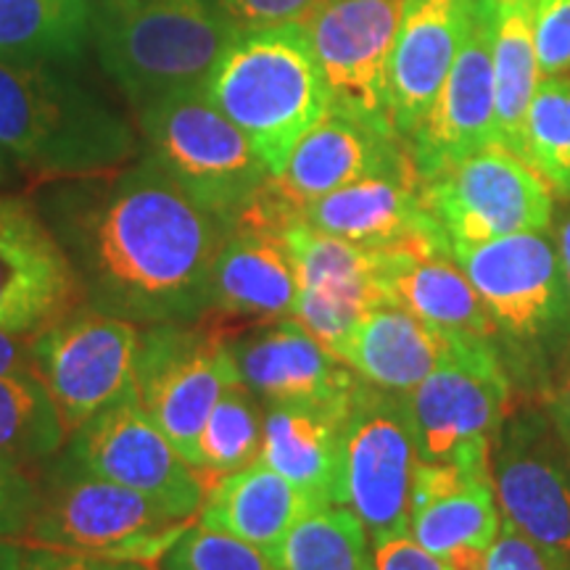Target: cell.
<instances>
[{"mask_svg":"<svg viewBox=\"0 0 570 570\" xmlns=\"http://www.w3.org/2000/svg\"><path fill=\"white\" fill-rule=\"evenodd\" d=\"M51 391L32 370L0 375V454L21 465L56 458L67 439Z\"/></svg>","mask_w":570,"mask_h":570,"instance_id":"4dcf8cb0","label":"cell"},{"mask_svg":"<svg viewBox=\"0 0 570 570\" xmlns=\"http://www.w3.org/2000/svg\"><path fill=\"white\" fill-rule=\"evenodd\" d=\"M24 544V541H21ZM21 570H156L146 562L98 558V554L53 550V547L24 544V562Z\"/></svg>","mask_w":570,"mask_h":570,"instance_id":"ab89813d","label":"cell"},{"mask_svg":"<svg viewBox=\"0 0 570 570\" xmlns=\"http://www.w3.org/2000/svg\"><path fill=\"white\" fill-rule=\"evenodd\" d=\"M423 204L452 248L547 230L552 223L550 185L502 146L483 148L425 180Z\"/></svg>","mask_w":570,"mask_h":570,"instance_id":"30bf717a","label":"cell"},{"mask_svg":"<svg viewBox=\"0 0 570 570\" xmlns=\"http://www.w3.org/2000/svg\"><path fill=\"white\" fill-rule=\"evenodd\" d=\"M148 156L230 227L275 177L252 140L212 101L209 90H183L138 111Z\"/></svg>","mask_w":570,"mask_h":570,"instance_id":"8992f818","label":"cell"},{"mask_svg":"<svg viewBox=\"0 0 570 570\" xmlns=\"http://www.w3.org/2000/svg\"><path fill=\"white\" fill-rule=\"evenodd\" d=\"M262 423L265 415L259 410V399L244 383H233L214 404L209 420L202 433V470L206 473V494L217 487L225 475L238 473L259 460L262 452Z\"/></svg>","mask_w":570,"mask_h":570,"instance_id":"d6a6232c","label":"cell"},{"mask_svg":"<svg viewBox=\"0 0 570 570\" xmlns=\"http://www.w3.org/2000/svg\"><path fill=\"white\" fill-rule=\"evenodd\" d=\"M539 417L512 420L497 439L494 494L504 520L570 558V465Z\"/></svg>","mask_w":570,"mask_h":570,"instance_id":"ac0fdd59","label":"cell"},{"mask_svg":"<svg viewBox=\"0 0 570 570\" xmlns=\"http://www.w3.org/2000/svg\"><path fill=\"white\" fill-rule=\"evenodd\" d=\"M96 0H0V59L67 61L82 53Z\"/></svg>","mask_w":570,"mask_h":570,"instance_id":"f546056e","label":"cell"},{"mask_svg":"<svg viewBox=\"0 0 570 570\" xmlns=\"http://www.w3.org/2000/svg\"><path fill=\"white\" fill-rule=\"evenodd\" d=\"M541 77H570V0H533Z\"/></svg>","mask_w":570,"mask_h":570,"instance_id":"8d00e7d4","label":"cell"},{"mask_svg":"<svg viewBox=\"0 0 570 570\" xmlns=\"http://www.w3.org/2000/svg\"><path fill=\"white\" fill-rule=\"evenodd\" d=\"M402 3L404 0H320L304 21L333 106L389 130H394L389 117V63Z\"/></svg>","mask_w":570,"mask_h":570,"instance_id":"4fadbf2b","label":"cell"},{"mask_svg":"<svg viewBox=\"0 0 570 570\" xmlns=\"http://www.w3.org/2000/svg\"><path fill=\"white\" fill-rule=\"evenodd\" d=\"M188 525L140 491L90 473L67 452L42 475L38 512L21 541L151 566Z\"/></svg>","mask_w":570,"mask_h":570,"instance_id":"5b68a950","label":"cell"},{"mask_svg":"<svg viewBox=\"0 0 570 570\" xmlns=\"http://www.w3.org/2000/svg\"><path fill=\"white\" fill-rule=\"evenodd\" d=\"M499 525L491 465L420 462L412 487L410 537L439 560L454 552H489Z\"/></svg>","mask_w":570,"mask_h":570,"instance_id":"d4e9b609","label":"cell"},{"mask_svg":"<svg viewBox=\"0 0 570 570\" xmlns=\"http://www.w3.org/2000/svg\"><path fill=\"white\" fill-rule=\"evenodd\" d=\"M302 219L365 248H394L425 238L446 240L425 209L423 180L415 167L365 177L320 196L302 206Z\"/></svg>","mask_w":570,"mask_h":570,"instance_id":"7402d4cb","label":"cell"},{"mask_svg":"<svg viewBox=\"0 0 570 570\" xmlns=\"http://www.w3.org/2000/svg\"><path fill=\"white\" fill-rule=\"evenodd\" d=\"M0 148L40 177H92L122 167L135 135L48 61L0 59Z\"/></svg>","mask_w":570,"mask_h":570,"instance_id":"3957f363","label":"cell"},{"mask_svg":"<svg viewBox=\"0 0 570 570\" xmlns=\"http://www.w3.org/2000/svg\"><path fill=\"white\" fill-rule=\"evenodd\" d=\"M273 560L277 570H375L367 529L344 504L298 520Z\"/></svg>","mask_w":570,"mask_h":570,"instance_id":"1f68e13d","label":"cell"},{"mask_svg":"<svg viewBox=\"0 0 570 570\" xmlns=\"http://www.w3.org/2000/svg\"><path fill=\"white\" fill-rule=\"evenodd\" d=\"M46 223L92 309L140 325L204 317L227 227L154 156L104 183L59 190Z\"/></svg>","mask_w":570,"mask_h":570,"instance_id":"6da1fadb","label":"cell"},{"mask_svg":"<svg viewBox=\"0 0 570 570\" xmlns=\"http://www.w3.org/2000/svg\"><path fill=\"white\" fill-rule=\"evenodd\" d=\"M21 370H32L30 336L0 331V375L21 373Z\"/></svg>","mask_w":570,"mask_h":570,"instance_id":"b9f144b4","label":"cell"},{"mask_svg":"<svg viewBox=\"0 0 570 570\" xmlns=\"http://www.w3.org/2000/svg\"><path fill=\"white\" fill-rule=\"evenodd\" d=\"M92 42L135 109L206 88L238 27L217 0H96Z\"/></svg>","mask_w":570,"mask_h":570,"instance_id":"7a4b0ae2","label":"cell"},{"mask_svg":"<svg viewBox=\"0 0 570 570\" xmlns=\"http://www.w3.org/2000/svg\"><path fill=\"white\" fill-rule=\"evenodd\" d=\"M240 32L273 30L285 24H304L320 0H217Z\"/></svg>","mask_w":570,"mask_h":570,"instance_id":"f35d334b","label":"cell"},{"mask_svg":"<svg viewBox=\"0 0 570 570\" xmlns=\"http://www.w3.org/2000/svg\"><path fill=\"white\" fill-rule=\"evenodd\" d=\"M525 161L570 196V77H541L525 117Z\"/></svg>","mask_w":570,"mask_h":570,"instance_id":"836d02e7","label":"cell"},{"mask_svg":"<svg viewBox=\"0 0 570 570\" xmlns=\"http://www.w3.org/2000/svg\"><path fill=\"white\" fill-rule=\"evenodd\" d=\"M67 452L90 473L140 491L175 518L190 520L204 508L202 473L177 452L138 396L117 402L77 428Z\"/></svg>","mask_w":570,"mask_h":570,"instance_id":"7c38bea8","label":"cell"},{"mask_svg":"<svg viewBox=\"0 0 570 570\" xmlns=\"http://www.w3.org/2000/svg\"><path fill=\"white\" fill-rule=\"evenodd\" d=\"M240 383L262 404H348L362 377L294 317L233 338Z\"/></svg>","mask_w":570,"mask_h":570,"instance_id":"d6986e66","label":"cell"},{"mask_svg":"<svg viewBox=\"0 0 570 570\" xmlns=\"http://www.w3.org/2000/svg\"><path fill=\"white\" fill-rule=\"evenodd\" d=\"M452 254L497 325L512 336H544L570 325V288L558 240L544 230L458 246Z\"/></svg>","mask_w":570,"mask_h":570,"instance_id":"5bb4252c","label":"cell"},{"mask_svg":"<svg viewBox=\"0 0 570 570\" xmlns=\"http://www.w3.org/2000/svg\"><path fill=\"white\" fill-rule=\"evenodd\" d=\"M323 508V502L256 460L254 465L225 475L206 494L198 523L244 539L273 558L298 520Z\"/></svg>","mask_w":570,"mask_h":570,"instance_id":"83f0119b","label":"cell"},{"mask_svg":"<svg viewBox=\"0 0 570 570\" xmlns=\"http://www.w3.org/2000/svg\"><path fill=\"white\" fill-rule=\"evenodd\" d=\"M499 0H475L462 42L436 104L407 148L420 180H431L468 156L499 146L494 32Z\"/></svg>","mask_w":570,"mask_h":570,"instance_id":"9a60e30c","label":"cell"},{"mask_svg":"<svg viewBox=\"0 0 570 570\" xmlns=\"http://www.w3.org/2000/svg\"><path fill=\"white\" fill-rule=\"evenodd\" d=\"M375 570H449L444 560L431 554L412 537L381 541L373 550Z\"/></svg>","mask_w":570,"mask_h":570,"instance_id":"60d3db41","label":"cell"},{"mask_svg":"<svg viewBox=\"0 0 570 570\" xmlns=\"http://www.w3.org/2000/svg\"><path fill=\"white\" fill-rule=\"evenodd\" d=\"M558 252H560V259H562V269H566V281H568V288H570V212L566 217L560 219V227H558Z\"/></svg>","mask_w":570,"mask_h":570,"instance_id":"ee69618b","label":"cell"},{"mask_svg":"<svg viewBox=\"0 0 570 570\" xmlns=\"http://www.w3.org/2000/svg\"><path fill=\"white\" fill-rule=\"evenodd\" d=\"M454 336L458 333L439 331L402 306L381 304L348 338L341 362L377 389L410 394L441 365Z\"/></svg>","mask_w":570,"mask_h":570,"instance_id":"4316f807","label":"cell"},{"mask_svg":"<svg viewBox=\"0 0 570 570\" xmlns=\"http://www.w3.org/2000/svg\"><path fill=\"white\" fill-rule=\"evenodd\" d=\"M164 570H277L265 550L225 531L188 525L164 554Z\"/></svg>","mask_w":570,"mask_h":570,"instance_id":"e575fe53","label":"cell"},{"mask_svg":"<svg viewBox=\"0 0 570 570\" xmlns=\"http://www.w3.org/2000/svg\"><path fill=\"white\" fill-rule=\"evenodd\" d=\"M508 377L487 338L454 336L441 365L407 394L420 462L489 465L502 425Z\"/></svg>","mask_w":570,"mask_h":570,"instance_id":"8fae6325","label":"cell"},{"mask_svg":"<svg viewBox=\"0 0 570 570\" xmlns=\"http://www.w3.org/2000/svg\"><path fill=\"white\" fill-rule=\"evenodd\" d=\"M348 404H267L259 460L315 497L344 504V433Z\"/></svg>","mask_w":570,"mask_h":570,"instance_id":"484cf974","label":"cell"},{"mask_svg":"<svg viewBox=\"0 0 570 570\" xmlns=\"http://www.w3.org/2000/svg\"><path fill=\"white\" fill-rule=\"evenodd\" d=\"M206 90L246 132L275 177L333 104L304 24L240 35L219 59Z\"/></svg>","mask_w":570,"mask_h":570,"instance_id":"277c9868","label":"cell"},{"mask_svg":"<svg viewBox=\"0 0 570 570\" xmlns=\"http://www.w3.org/2000/svg\"><path fill=\"white\" fill-rule=\"evenodd\" d=\"M230 327L196 323H161L140 331L135 386L142 410L167 433L177 452L202 470V433L214 404L238 383Z\"/></svg>","mask_w":570,"mask_h":570,"instance_id":"52a82bcc","label":"cell"},{"mask_svg":"<svg viewBox=\"0 0 570 570\" xmlns=\"http://www.w3.org/2000/svg\"><path fill=\"white\" fill-rule=\"evenodd\" d=\"M38 504L40 483L27 473V465L0 454V539H24Z\"/></svg>","mask_w":570,"mask_h":570,"instance_id":"d590c367","label":"cell"},{"mask_svg":"<svg viewBox=\"0 0 570 570\" xmlns=\"http://www.w3.org/2000/svg\"><path fill=\"white\" fill-rule=\"evenodd\" d=\"M475 0H404L389 63V117L410 142L468 38Z\"/></svg>","mask_w":570,"mask_h":570,"instance_id":"ffe728a7","label":"cell"},{"mask_svg":"<svg viewBox=\"0 0 570 570\" xmlns=\"http://www.w3.org/2000/svg\"><path fill=\"white\" fill-rule=\"evenodd\" d=\"M298 277L285 235L256 227H227L212 269L204 320L227 325L254 320L256 325L294 317Z\"/></svg>","mask_w":570,"mask_h":570,"instance_id":"603a6c76","label":"cell"},{"mask_svg":"<svg viewBox=\"0 0 570 570\" xmlns=\"http://www.w3.org/2000/svg\"><path fill=\"white\" fill-rule=\"evenodd\" d=\"M539 82L533 0H499L494 32L497 140L520 159H525V117Z\"/></svg>","mask_w":570,"mask_h":570,"instance_id":"f1b7e54d","label":"cell"},{"mask_svg":"<svg viewBox=\"0 0 570 570\" xmlns=\"http://www.w3.org/2000/svg\"><path fill=\"white\" fill-rule=\"evenodd\" d=\"M82 304L80 275L46 217L0 194V331L35 336Z\"/></svg>","mask_w":570,"mask_h":570,"instance_id":"e0dca14e","label":"cell"},{"mask_svg":"<svg viewBox=\"0 0 570 570\" xmlns=\"http://www.w3.org/2000/svg\"><path fill=\"white\" fill-rule=\"evenodd\" d=\"M381 285L389 304L439 331L489 341L499 327L446 240L381 248Z\"/></svg>","mask_w":570,"mask_h":570,"instance_id":"cb8c5ba5","label":"cell"},{"mask_svg":"<svg viewBox=\"0 0 570 570\" xmlns=\"http://www.w3.org/2000/svg\"><path fill=\"white\" fill-rule=\"evenodd\" d=\"M417 465L407 394H391L362 381L344 433V508L362 520L373 547L410 537Z\"/></svg>","mask_w":570,"mask_h":570,"instance_id":"ba28073f","label":"cell"},{"mask_svg":"<svg viewBox=\"0 0 570 570\" xmlns=\"http://www.w3.org/2000/svg\"><path fill=\"white\" fill-rule=\"evenodd\" d=\"M140 331L90 304L30 336L32 373L51 391L69 433L117 402L138 396Z\"/></svg>","mask_w":570,"mask_h":570,"instance_id":"9c48e42d","label":"cell"},{"mask_svg":"<svg viewBox=\"0 0 570 570\" xmlns=\"http://www.w3.org/2000/svg\"><path fill=\"white\" fill-rule=\"evenodd\" d=\"M552 415H554V425H558V433H560V439L566 441V446L570 449V410L562 407L560 402H554V407H552Z\"/></svg>","mask_w":570,"mask_h":570,"instance_id":"f6af8a7d","label":"cell"},{"mask_svg":"<svg viewBox=\"0 0 570 570\" xmlns=\"http://www.w3.org/2000/svg\"><path fill=\"white\" fill-rule=\"evenodd\" d=\"M412 167L407 142L394 130L331 104L325 117L296 142L277 183L304 206L365 177Z\"/></svg>","mask_w":570,"mask_h":570,"instance_id":"44dd1931","label":"cell"},{"mask_svg":"<svg viewBox=\"0 0 570 570\" xmlns=\"http://www.w3.org/2000/svg\"><path fill=\"white\" fill-rule=\"evenodd\" d=\"M285 240L298 277L294 320L341 360L367 312L389 304L381 285V248L356 246L304 219L285 230Z\"/></svg>","mask_w":570,"mask_h":570,"instance_id":"2e32d148","label":"cell"},{"mask_svg":"<svg viewBox=\"0 0 570 570\" xmlns=\"http://www.w3.org/2000/svg\"><path fill=\"white\" fill-rule=\"evenodd\" d=\"M24 544L17 539H0V570H21Z\"/></svg>","mask_w":570,"mask_h":570,"instance_id":"7bdbcfd3","label":"cell"},{"mask_svg":"<svg viewBox=\"0 0 570 570\" xmlns=\"http://www.w3.org/2000/svg\"><path fill=\"white\" fill-rule=\"evenodd\" d=\"M487 570H570V558L541 547L504 520L487 554Z\"/></svg>","mask_w":570,"mask_h":570,"instance_id":"74e56055","label":"cell"},{"mask_svg":"<svg viewBox=\"0 0 570 570\" xmlns=\"http://www.w3.org/2000/svg\"><path fill=\"white\" fill-rule=\"evenodd\" d=\"M11 161H13L11 156L0 148V188H6V185H11V180H13V164Z\"/></svg>","mask_w":570,"mask_h":570,"instance_id":"bcb514c9","label":"cell"},{"mask_svg":"<svg viewBox=\"0 0 570 570\" xmlns=\"http://www.w3.org/2000/svg\"><path fill=\"white\" fill-rule=\"evenodd\" d=\"M558 402L562 407L570 410V365L566 367V375H562V383H560V399Z\"/></svg>","mask_w":570,"mask_h":570,"instance_id":"7dc6e473","label":"cell"}]
</instances>
